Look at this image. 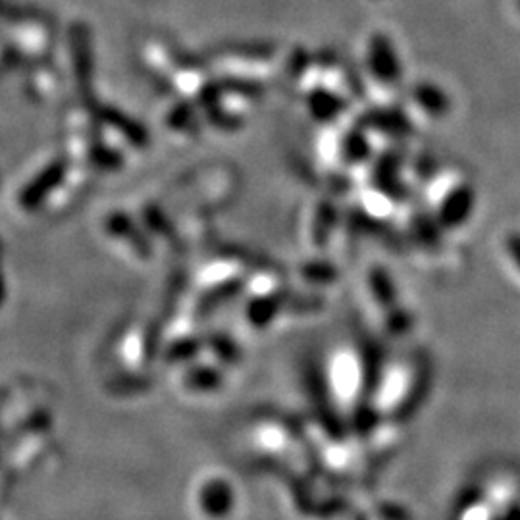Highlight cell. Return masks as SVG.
<instances>
[{
	"label": "cell",
	"instance_id": "8992f818",
	"mask_svg": "<svg viewBox=\"0 0 520 520\" xmlns=\"http://www.w3.org/2000/svg\"><path fill=\"white\" fill-rule=\"evenodd\" d=\"M519 8H520V0H519Z\"/></svg>",
	"mask_w": 520,
	"mask_h": 520
},
{
	"label": "cell",
	"instance_id": "277c9868",
	"mask_svg": "<svg viewBox=\"0 0 520 520\" xmlns=\"http://www.w3.org/2000/svg\"><path fill=\"white\" fill-rule=\"evenodd\" d=\"M505 253L520 272V232H511L505 237Z\"/></svg>",
	"mask_w": 520,
	"mask_h": 520
},
{
	"label": "cell",
	"instance_id": "7a4b0ae2",
	"mask_svg": "<svg viewBox=\"0 0 520 520\" xmlns=\"http://www.w3.org/2000/svg\"><path fill=\"white\" fill-rule=\"evenodd\" d=\"M372 72L384 81H397L401 70H399V60L395 56V51L384 37H376L372 43Z\"/></svg>",
	"mask_w": 520,
	"mask_h": 520
},
{
	"label": "cell",
	"instance_id": "3957f363",
	"mask_svg": "<svg viewBox=\"0 0 520 520\" xmlns=\"http://www.w3.org/2000/svg\"><path fill=\"white\" fill-rule=\"evenodd\" d=\"M415 99L418 106L430 116H443L449 110V99L445 91L434 83H418L415 89Z\"/></svg>",
	"mask_w": 520,
	"mask_h": 520
},
{
	"label": "cell",
	"instance_id": "5b68a950",
	"mask_svg": "<svg viewBox=\"0 0 520 520\" xmlns=\"http://www.w3.org/2000/svg\"><path fill=\"white\" fill-rule=\"evenodd\" d=\"M492 520H520V505H509L499 511Z\"/></svg>",
	"mask_w": 520,
	"mask_h": 520
},
{
	"label": "cell",
	"instance_id": "6da1fadb",
	"mask_svg": "<svg viewBox=\"0 0 520 520\" xmlns=\"http://www.w3.org/2000/svg\"><path fill=\"white\" fill-rule=\"evenodd\" d=\"M474 208H476V191L472 189V185L461 183L445 195L438 212V220L443 228L457 230L467 224L470 216L474 214Z\"/></svg>",
	"mask_w": 520,
	"mask_h": 520
}]
</instances>
